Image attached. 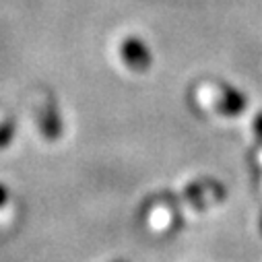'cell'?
Here are the masks:
<instances>
[{
    "label": "cell",
    "instance_id": "7",
    "mask_svg": "<svg viewBox=\"0 0 262 262\" xmlns=\"http://www.w3.org/2000/svg\"><path fill=\"white\" fill-rule=\"evenodd\" d=\"M118 262H122V260H118Z\"/></svg>",
    "mask_w": 262,
    "mask_h": 262
},
{
    "label": "cell",
    "instance_id": "6",
    "mask_svg": "<svg viewBox=\"0 0 262 262\" xmlns=\"http://www.w3.org/2000/svg\"><path fill=\"white\" fill-rule=\"evenodd\" d=\"M5 201H7V188L0 184V205H5Z\"/></svg>",
    "mask_w": 262,
    "mask_h": 262
},
{
    "label": "cell",
    "instance_id": "1",
    "mask_svg": "<svg viewBox=\"0 0 262 262\" xmlns=\"http://www.w3.org/2000/svg\"><path fill=\"white\" fill-rule=\"evenodd\" d=\"M120 54L126 67L137 73H143L151 67V50L139 37H126L120 48Z\"/></svg>",
    "mask_w": 262,
    "mask_h": 262
},
{
    "label": "cell",
    "instance_id": "4",
    "mask_svg": "<svg viewBox=\"0 0 262 262\" xmlns=\"http://www.w3.org/2000/svg\"><path fill=\"white\" fill-rule=\"evenodd\" d=\"M13 139V126L11 124H3L0 126V149L7 147Z\"/></svg>",
    "mask_w": 262,
    "mask_h": 262
},
{
    "label": "cell",
    "instance_id": "2",
    "mask_svg": "<svg viewBox=\"0 0 262 262\" xmlns=\"http://www.w3.org/2000/svg\"><path fill=\"white\" fill-rule=\"evenodd\" d=\"M244 107H246V97L239 91H235L231 87L229 89H223V93L219 97V103H217V110L221 114H225V116H237V114L244 112Z\"/></svg>",
    "mask_w": 262,
    "mask_h": 262
},
{
    "label": "cell",
    "instance_id": "3",
    "mask_svg": "<svg viewBox=\"0 0 262 262\" xmlns=\"http://www.w3.org/2000/svg\"><path fill=\"white\" fill-rule=\"evenodd\" d=\"M41 130H43V135L50 137V139H56L60 135V122L56 118V112L54 107H46V116L41 118Z\"/></svg>",
    "mask_w": 262,
    "mask_h": 262
},
{
    "label": "cell",
    "instance_id": "5",
    "mask_svg": "<svg viewBox=\"0 0 262 262\" xmlns=\"http://www.w3.org/2000/svg\"><path fill=\"white\" fill-rule=\"evenodd\" d=\"M254 128H256L258 137L262 139V114H258V118H256V124H254Z\"/></svg>",
    "mask_w": 262,
    "mask_h": 262
}]
</instances>
